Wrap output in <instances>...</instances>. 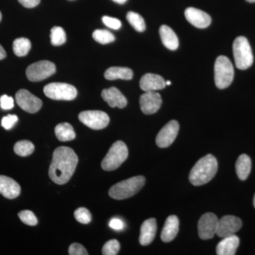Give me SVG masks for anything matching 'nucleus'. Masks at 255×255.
<instances>
[{
  "mask_svg": "<svg viewBox=\"0 0 255 255\" xmlns=\"http://www.w3.org/2000/svg\"><path fill=\"white\" fill-rule=\"evenodd\" d=\"M78 163V157L73 149L59 147L55 149L49 167V177L55 184L63 185L73 177Z\"/></svg>",
  "mask_w": 255,
  "mask_h": 255,
  "instance_id": "1",
  "label": "nucleus"
},
{
  "mask_svg": "<svg viewBox=\"0 0 255 255\" xmlns=\"http://www.w3.org/2000/svg\"><path fill=\"white\" fill-rule=\"evenodd\" d=\"M217 171V159L209 154L199 159L191 169L189 181L194 186L204 185L214 179Z\"/></svg>",
  "mask_w": 255,
  "mask_h": 255,
  "instance_id": "2",
  "label": "nucleus"
},
{
  "mask_svg": "<svg viewBox=\"0 0 255 255\" xmlns=\"http://www.w3.org/2000/svg\"><path fill=\"white\" fill-rule=\"evenodd\" d=\"M145 177L136 176L114 184L110 188L109 194L112 199L123 200L128 199L139 192L145 184Z\"/></svg>",
  "mask_w": 255,
  "mask_h": 255,
  "instance_id": "3",
  "label": "nucleus"
},
{
  "mask_svg": "<svg viewBox=\"0 0 255 255\" xmlns=\"http://www.w3.org/2000/svg\"><path fill=\"white\" fill-rule=\"evenodd\" d=\"M233 55L236 67L240 70H247L254 61L251 45L246 37L239 36L236 38L233 45Z\"/></svg>",
  "mask_w": 255,
  "mask_h": 255,
  "instance_id": "4",
  "label": "nucleus"
},
{
  "mask_svg": "<svg viewBox=\"0 0 255 255\" xmlns=\"http://www.w3.org/2000/svg\"><path fill=\"white\" fill-rule=\"evenodd\" d=\"M128 150L127 145L122 140L114 142L108 153L102 160V169L105 171H114L118 169L127 160Z\"/></svg>",
  "mask_w": 255,
  "mask_h": 255,
  "instance_id": "5",
  "label": "nucleus"
},
{
  "mask_svg": "<svg viewBox=\"0 0 255 255\" xmlns=\"http://www.w3.org/2000/svg\"><path fill=\"white\" fill-rule=\"evenodd\" d=\"M215 84L221 90L227 88L234 78V69L231 60L224 55L218 57L214 65Z\"/></svg>",
  "mask_w": 255,
  "mask_h": 255,
  "instance_id": "6",
  "label": "nucleus"
},
{
  "mask_svg": "<svg viewBox=\"0 0 255 255\" xmlns=\"http://www.w3.org/2000/svg\"><path fill=\"white\" fill-rule=\"evenodd\" d=\"M45 95L53 100L71 101L78 95V90L73 85L61 82L48 84L43 88Z\"/></svg>",
  "mask_w": 255,
  "mask_h": 255,
  "instance_id": "7",
  "label": "nucleus"
},
{
  "mask_svg": "<svg viewBox=\"0 0 255 255\" xmlns=\"http://www.w3.org/2000/svg\"><path fill=\"white\" fill-rule=\"evenodd\" d=\"M56 72L55 64L48 60H41L31 64L26 69V77L30 81L39 82L49 78Z\"/></svg>",
  "mask_w": 255,
  "mask_h": 255,
  "instance_id": "8",
  "label": "nucleus"
},
{
  "mask_svg": "<svg viewBox=\"0 0 255 255\" xmlns=\"http://www.w3.org/2000/svg\"><path fill=\"white\" fill-rule=\"evenodd\" d=\"M79 120L94 130H101L110 124V117L102 111H85L79 114Z\"/></svg>",
  "mask_w": 255,
  "mask_h": 255,
  "instance_id": "9",
  "label": "nucleus"
},
{
  "mask_svg": "<svg viewBox=\"0 0 255 255\" xmlns=\"http://www.w3.org/2000/svg\"><path fill=\"white\" fill-rule=\"evenodd\" d=\"M219 219L213 213L203 215L198 223V233L202 240H209L214 237L217 232Z\"/></svg>",
  "mask_w": 255,
  "mask_h": 255,
  "instance_id": "10",
  "label": "nucleus"
},
{
  "mask_svg": "<svg viewBox=\"0 0 255 255\" xmlns=\"http://www.w3.org/2000/svg\"><path fill=\"white\" fill-rule=\"evenodd\" d=\"M16 101L18 107L30 114H34L41 110L42 101L36 96L32 95L26 90H20L16 92Z\"/></svg>",
  "mask_w": 255,
  "mask_h": 255,
  "instance_id": "11",
  "label": "nucleus"
},
{
  "mask_svg": "<svg viewBox=\"0 0 255 255\" xmlns=\"http://www.w3.org/2000/svg\"><path fill=\"white\" fill-rule=\"evenodd\" d=\"M179 130V124L177 121H170L157 134L156 137V144L160 148L168 147L175 140Z\"/></svg>",
  "mask_w": 255,
  "mask_h": 255,
  "instance_id": "12",
  "label": "nucleus"
},
{
  "mask_svg": "<svg viewBox=\"0 0 255 255\" xmlns=\"http://www.w3.org/2000/svg\"><path fill=\"white\" fill-rule=\"evenodd\" d=\"M242 226L243 222L239 218L234 216H223L219 220L216 235L221 238L228 237L237 233Z\"/></svg>",
  "mask_w": 255,
  "mask_h": 255,
  "instance_id": "13",
  "label": "nucleus"
},
{
  "mask_svg": "<svg viewBox=\"0 0 255 255\" xmlns=\"http://www.w3.org/2000/svg\"><path fill=\"white\" fill-rule=\"evenodd\" d=\"M162 104L160 95L155 91L145 92L140 97V107L142 113L151 115L160 109Z\"/></svg>",
  "mask_w": 255,
  "mask_h": 255,
  "instance_id": "14",
  "label": "nucleus"
},
{
  "mask_svg": "<svg viewBox=\"0 0 255 255\" xmlns=\"http://www.w3.org/2000/svg\"><path fill=\"white\" fill-rule=\"evenodd\" d=\"M184 14L187 21L196 28H205L211 24V16L200 9L189 7L185 10Z\"/></svg>",
  "mask_w": 255,
  "mask_h": 255,
  "instance_id": "15",
  "label": "nucleus"
},
{
  "mask_svg": "<svg viewBox=\"0 0 255 255\" xmlns=\"http://www.w3.org/2000/svg\"><path fill=\"white\" fill-rule=\"evenodd\" d=\"M102 97L112 108L118 107L119 109H124L127 107V98L116 87H112L103 90L102 92Z\"/></svg>",
  "mask_w": 255,
  "mask_h": 255,
  "instance_id": "16",
  "label": "nucleus"
},
{
  "mask_svg": "<svg viewBox=\"0 0 255 255\" xmlns=\"http://www.w3.org/2000/svg\"><path fill=\"white\" fill-rule=\"evenodd\" d=\"M21 193V187L16 181L6 176L0 175V194L8 199H16Z\"/></svg>",
  "mask_w": 255,
  "mask_h": 255,
  "instance_id": "17",
  "label": "nucleus"
},
{
  "mask_svg": "<svg viewBox=\"0 0 255 255\" xmlns=\"http://www.w3.org/2000/svg\"><path fill=\"white\" fill-rule=\"evenodd\" d=\"M167 86L164 78L160 75L147 73L140 79V87L145 92L157 91Z\"/></svg>",
  "mask_w": 255,
  "mask_h": 255,
  "instance_id": "18",
  "label": "nucleus"
},
{
  "mask_svg": "<svg viewBox=\"0 0 255 255\" xmlns=\"http://www.w3.org/2000/svg\"><path fill=\"white\" fill-rule=\"evenodd\" d=\"M157 221L155 219L146 220L140 227V234L139 242L142 246L150 245L155 239L157 233Z\"/></svg>",
  "mask_w": 255,
  "mask_h": 255,
  "instance_id": "19",
  "label": "nucleus"
},
{
  "mask_svg": "<svg viewBox=\"0 0 255 255\" xmlns=\"http://www.w3.org/2000/svg\"><path fill=\"white\" fill-rule=\"evenodd\" d=\"M179 221L177 216H169L164 223V226L161 233V240L164 243H169L177 237L179 232Z\"/></svg>",
  "mask_w": 255,
  "mask_h": 255,
  "instance_id": "20",
  "label": "nucleus"
},
{
  "mask_svg": "<svg viewBox=\"0 0 255 255\" xmlns=\"http://www.w3.org/2000/svg\"><path fill=\"white\" fill-rule=\"evenodd\" d=\"M240 244V240L238 236L232 235L228 237L223 238L216 248L218 255H234Z\"/></svg>",
  "mask_w": 255,
  "mask_h": 255,
  "instance_id": "21",
  "label": "nucleus"
},
{
  "mask_svg": "<svg viewBox=\"0 0 255 255\" xmlns=\"http://www.w3.org/2000/svg\"><path fill=\"white\" fill-rule=\"evenodd\" d=\"M159 35L162 43L166 48L171 50L177 49L179 47V40L172 28L166 25H162L159 28Z\"/></svg>",
  "mask_w": 255,
  "mask_h": 255,
  "instance_id": "22",
  "label": "nucleus"
},
{
  "mask_svg": "<svg viewBox=\"0 0 255 255\" xmlns=\"http://www.w3.org/2000/svg\"><path fill=\"white\" fill-rule=\"evenodd\" d=\"M133 77L131 69L124 67H112L105 71V78L108 80H130Z\"/></svg>",
  "mask_w": 255,
  "mask_h": 255,
  "instance_id": "23",
  "label": "nucleus"
},
{
  "mask_svg": "<svg viewBox=\"0 0 255 255\" xmlns=\"http://www.w3.org/2000/svg\"><path fill=\"white\" fill-rule=\"evenodd\" d=\"M252 162L249 156L243 154L238 157L236 164V173L241 180H246L251 172Z\"/></svg>",
  "mask_w": 255,
  "mask_h": 255,
  "instance_id": "24",
  "label": "nucleus"
},
{
  "mask_svg": "<svg viewBox=\"0 0 255 255\" xmlns=\"http://www.w3.org/2000/svg\"><path fill=\"white\" fill-rule=\"evenodd\" d=\"M55 134L57 138L62 142L70 141L75 138L73 127L68 123L58 124L55 128Z\"/></svg>",
  "mask_w": 255,
  "mask_h": 255,
  "instance_id": "25",
  "label": "nucleus"
},
{
  "mask_svg": "<svg viewBox=\"0 0 255 255\" xmlns=\"http://www.w3.org/2000/svg\"><path fill=\"white\" fill-rule=\"evenodd\" d=\"M31 48V41L26 38H16L13 43V51L18 57L26 56Z\"/></svg>",
  "mask_w": 255,
  "mask_h": 255,
  "instance_id": "26",
  "label": "nucleus"
},
{
  "mask_svg": "<svg viewBox=\"0 0 255 255\" xmlns=\"http://www.w3.org/2000/svg\"><path fill=\"white\" fill-rule=\"evenodd\" d=\"M34 145L28 140H20L14 145V151L15 153L21 157H26L31 155L34 151Z\"/></svg>",
  "mask_w": 255,
  "mask_h": 255,
  "instance_id": "27",
  "label": "nucleus"
},
{
  "mask_svg": "<svg viewBox=\"0 0 255 255\" xmlns=\"http://www.w3.org/2000/svg\"><path fill=\"white\" fill-rule=\"evenodd\" d=\"M66 33L63 28L54 26L50 30V42L54 46H60L66 42Z\"/></svg>",
  "mask_w": 255,
  "mask_h": 255,
  "instance_id": "28",
  "label": "nucleus"
},
{
  "mask_svg": "<svg viewBox=\"0 0 255 255\" xmlns=\"http://www.w3.org/2000/svg\"><path fill=\"white\" fill-rule=\"evenodd\" d=\"M128 21L130 23L135 31L143 32L145 30L146 26L143 18L137 13L133 11H129L127 15Z\"/></svg>",
  "mask_w": 255,
  "mask_h": 255,
  "instance_id": "29",
  "label": "nucleus"
},
{
  "mask_svg": "<svg viewBox=\"0 0 255 255\" xmlns=\"http://www.w3.org/2000/svg\"><path fill=\"white\" fill-rule=\"evenodd\" d=\"M95 41L98 42L101 44H107V43H112L115 41V37L113 33H111L108 30L97 29L92 33Z\"/></svg>",
  "mask_w": 255,
  "mask_h": 255,
  "instance_id": "30",
  "label": "nucleus"
},
{
  "mask_svg": "<svg viewBox=\"0 0 255 255\" xmlns=\"http://www.w3.org/2000/svg\"><path fill=\"white\" fill-rule=\"evenodd\" d=\"M18 216L20 220L28 226H34L38 224V219L31 211L25 210V211H20Z\"/></svg>",
  "mask_w": 255,
  "mask_h": 255,
  "instance_id": "31",
  "label": "nucleus"
},
{
  "mask_svg": "<svg viewBox=\"0 0 255 255\" xmlns=\"http://www.w3.org/2000/svg\"><path fill=\"white\" fill-rule=\"evenodd\" d=\"M75 219L82 224H88L91 222L92 216L90 211L85 208H79L74 213Z\"/></svg>",
  "mask_w": 255,
  "mask_h": 255,
  "instance_id": "32",
  "label": "nucleus"
},
{
  "mask_svg": "<svg viewBox=\"0 0 255 255\" xmlns=\"http://www.w3.org/2000/svg\"><path fill=\"white\" fill-rule=\"evenodd\" d=\"M120 250V244L117 240H111L107 242L102 248V254L104 255H116L118 254Z\"/></svg>",
  "mask_w": 255,
  "mask_h": 255,
  "instance_id": "33",
  "label": "nucleus"
},
{
  "mask_svg": "<svg viewBox=\"0 0 255 255\" xmlns=\"http://www.w3.org/2000/svg\"><path fill=\"white\" fill-rule=\"evenodd\" d=\"M102 21L105 23L106 26L112 29H119L122 26V22L118 18L110 17V16H105L102 17Z\"/></svg>",
  "mask_w": 255,
  "mask_h": 255,
  "instance_id": "34",
  "label": "nucleus"
},
{
  "mask_svg": "<svg viewBox=\"0 0 255 255\" xmlns=\"http://www.w3.org/2000/svg\"><path fill=\"white\" fill-rule=\"evenodd\" d=\"M69 255H88L87 250L85 247L79 243H73L70 246L68 250Z\"/></svg>",
  "mask_w": 255,
  "mask_h": 255,
  "instance_id": "35",
  "label": "nucleus"
},
{
  "mask_svg": "<svg viewBox=\"0 0 255 255\" xmlns=\"http://www.w3.org/2000/svg\"><path fill=\"white\" fill-rule=\"evenodd\" d=\"M18 117L16 115H9L4 117L1 120V126L4 128L6 130H9L14 127V124L17 122Z\"/></svg>",
  "mask_w": 255,
  "mask_h": 255,
  "instance_id": "36",
  "label": "nucleus"
},
{
  "mask_svg": "<svg viewBox=\"0 0 255 255\" xmlns=\"http://www.w3.org/2000/svg\"><path fill=\"white\" fill-rule=\"evenodd\" d=\"M0 106L4 110H9L14 107V100L12 97L3 95L0 97Z\"/></svg>",
  "mask_w": 255,
  "mask_h": 255,
  "instance_id": "37",
  "label": "nucleus"
},
{
  "mask_svg": "<svg viewBox=\"0 0 255 255\" xmlns=\"http://www.w3.org/2000/svg\"><path fill=\"white\" fill-rule=\"evenodd\" d=\"M18 2L26 8L36 7L41 2V0H18Z\"/></svg>",
  "mask_w": 255,
  "mask_h": 255,
  "instance_id": "38",
  "label": "nucleus"
},
{
  "mask_svg": "<svg viewBox=\"0 0 255 255\" xmlns=\"http://www.w3.org/2000/svg\"><path fill=\"white\" fill-rule=\"evenodd\" d=\"M110 226L114 230H122L124 227V223L120 219H114L110 221Z\"/></svg>",
  "mask_w": 255,
  "mask_h": 255,
  "instance_id": "39",
  "label": "nucleus"
},
{
  "mask_svg": "<svg viewBox=\"0 0 255 255\" xmlns=\"http://www.w3.org/2000/svg\"><path fill=\"white\" fill-rule=\"evenodd\" d=\"M6 53L4 48L0 45V60L4 59L6 58Z\"/></svg>",
  "mask_w": 255,
  "mask_h": 255,
  "instance_id": "40",
  "label": "nucleus"
},
{
  "mask_svg": "<svg viewBox=\"0 0 255 255\" xmlns=\"http://www.w3.org/2000/svg\"><path fill=\"white\" fill-rule=\"evenodd\" d=\"M114 2L118 3V4H124L128 1V0H112Z\"/></svg>",
  "mask_w": 255,
  "mask_h": 255,
  "instance_id": "41",
  "label": "nucleus"
},
{
  "mask_svg": "<svg viewBox=\"0 0 255 255\" xmlns=\"http://www.w3.org/2000/svg\"><path fill=\"white\" fill-rule=\"evenodd\" d=\"M166 85H170L172 84V82L167 80V81H165Z\"/></svg>",
  "mask_w": 255,
  "mask_h": 255,
  "instance_id": "42",
  "label": "nucleus"
},
{
  "mask_svg": "<svg viewBox=\"0 0 255 255\" xmlns=\"http://www.w3.org/2000/svg\"><path fill=\"white\" fill-rule=\"evenodd\" d=\"M246 1H248V2L255 3V0H246Z\"/></svg>",
  "mask_w": 255,
  "mask_h": 255,
  "instance_id": "43",
  "label": "nucleus"
},
{
  "mask_svg": "<svg viewBox=\"0 0 255 255\" xmlns=\"http://www.w3.org/2000/svg\"><path fill=\"white\" fill-rule=\"evenodd\" d=\"M1 17H2V16H1V11H0V21H1Z\"/></svg>",
  "mask_w": 255,
  "mask_h": 255,
  "instance_id": "44",
  "label": "nucleus"
},
{
  "mask_svg": "<svg viewBox=\"0 0 255 255\" xmlns=\"http://www.w3.org/2000/svg\"><path fill=\"white\" fill-rule=\"evenodd\" d=\"M253 203H254V206L255 208V196H254V201H253Z\"/></svg>",
  "mask_w": 255,
  "mask_h": 255,
  "instance_id": "45",
  "label": "nucleus"
},
{
  "mask_svg": "<svg viewBox=\"0 0 255 255\" xmlns=\"http://www.w3.org/2000/svg\"><path fill=\"white\" fill-rule=\"evenodd\" d=\"M70 1H72V0H70Z\"/></svg>",
  "mask_w": 255,
  "mask_h": 255,
  "instance_id": "46",
  "label": "nucleus"
}]
</instances>
